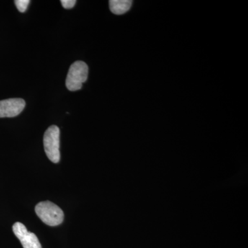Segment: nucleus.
<instances>
[{
	"mask_svg": "<svg viewBox=\"0 0 248 248\" xmlns=\"http://www.w3.org/2000/svg\"><path fill=\"white\" fill-rule=\"evenodd\" d=\"M77 1L76 0H62V6L66 9H71L74 7Z\"/></svg>",
	"mask_w": 248,
	"mask_h": 248,
	"instance_id": "obj_8",
	"label": "nucleus"
},
{
	"mask_svg": "<svg viewBox=\"0 0 248 248\" xmlns=\"http://www.w3.org/2000/svg\"><path fill=\"white\" fill-rule=\"evenodd\" d=\"M89 76V66L85 62L78 61L70 67L66 80L67 89L70 91H79Z\"/></svg>",
	"mask_w": 248,
	"mask_h": 248,
	"instance_id": "obj_2",
	"label": "nucleus"
},
{
	"mask_svg": "<svg viewBox=\"0 0 248 248\" xmlns=\"http://www.w3.org/2000/svg\"><path fill=\"white\" fill-rule=\"evenodd\" d=\"M131 0H110L109 6L111 12L115 15H122L128 12L131 8Z\"/></svg>",
	"mask_w": 248,
	"mask_h": 248,
	"instance_id": "obj_6",
	"label": "nucleus"
},
{
	"mask_svg": "<svg viewBox=\"0 0 248 248\" xmlns=\"http://www.w3.org/2000/svg\"><path fill=\"white\" fill-rule=\"evenodd\" d=\"M60 130L57 125H51L47 129L44 136V146L46 154L50 161L58 164L60 160Z\"/></svg>",
	"mask_w": 248,
	"mask_h": 248,
	"instance_id": "obj_3",
	"label": "nucleus"
},
{
	"mask_svg": "<svg viewBox=\"0 0 248 248\" xmlns=\"http://www.w3.org/2000/svg\"><path fill=\"white\" fill-rule=\"evenodd\" d=\"M25 106V101L21 98L0 101V118L16 117L24 110Z\"/></svg>",
	"mask_w": 248,
	"mask_h": 248,
	"instance_id": "obj_5",
	"label": "nucleus"
},
{
	"mask_svg": "<svg viewBox=\"0 0 248 248\" xmlns=\"http://www.w3.org/2000/svg\"><path fill=\"white\" fill-rule=\"evenodd\" d=\"M35 213L45 224L50 226L61 224L64 217L62 209L48 201L37 204L35 206Z\"/></svg>",
	"mask_w": 248,
	"mask_h": 248,
	"instance_id": "obj_1",
	"label": "nucleus"
},
{
	"mask_svg": "<svg viewBox=\"0 0 248 248\" xmlns=\"http://www.w3.org/2000/svg\"><path fill=\"white\" fill-rule=\"evenodd\" d=\"M13 231L20 241L24 248H42L38 238L34 233L27 231V228L20 222H17L13 226Z\"/></svg>",
	"mask_w": 248,
	"mask_h": 248,
	"instance_id": "obj_4",
	"label": "nucleus"
},
{
	"mask_svg": "<svg viewBox=\"0 0 248 248\" xmlns=\"http://www.w3.org/2000/svg\"><path fill=\"white\" fill-rule=\"evenodd\" d=\"M30 2V0H16L15 4L19 12L24 13L27 11Z\"/></svg>",
	"mask_w": 248,
	"mask_h": 248,
	"instance_id": "obj_7",
	"label": "nucleus"
}]
</instances>
